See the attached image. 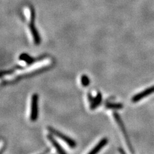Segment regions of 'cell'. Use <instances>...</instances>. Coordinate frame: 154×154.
Here are the masks:
<instances>
[{
	"label": "cell",
	"instance_id": "cell-1",
	"mask_svg": "<svg viewBox=\"0 0 154 154\" xmlns=\"http://www.w3.org/2000/svg\"><path fill=\"white\" fill-rule=\"evenodd\" d=\"M29 11H30V22H29V28L30 30V32H31L33 39H34V41L35 44L38 45L40 44L41 42V38H40L39 33L37 32V30L35 26V11L34 9L33 8V7L31 5H29L28 7Z\"/></svg>",
	"mask_w": 154,
	"mask_h": 154
},
{
	"label": "cell",
	"instance_id": "cell-2",
	"mask_svg": "<svg viewBox=\"0 0 154 154\" xmlns=\"http://www.w3.org/2000/svg\"><path fill=\"white\" fill-rule=\"evenodd\" d=\"M48 130L53 135H56L57 137L60 138V139H62V141H64L65 143H67V145L69 146L71 148H75L77 144H76L75 141L72 139L71 138H70L68 136L64 135V134H62V132H59L57 130H55V128L51 127H48Z\"/></svg>",
	"mask_w": 154,
	"mask_h": 154
},
{
	"label": "cell",
	"instance_id": "cell-3",
	"mask_svg": "<svg viewBox=\"0 0 154 154\" xmlns=\"http://www.w3.org/2000/svg\"><path fill=\"white\" fill-rule=\"evenodd\" d=\"M113 116H114V119L116 120V122H117L118 125H119L120 127L121 128V130H122V132L123 134V135H124V136H125V141H126V142H127V145L128 146V148H129L130 151L132 153H134V151L133 150L132 146V145H131L130 141L129 140V137H128V136L127 134V132H126V130H125L124 124H123V123L122 120V119H121L120 115L118 114L116 112H114L113 113Z\"/></svg>",
	"mask_w": 154,
	"mask_h": 154
},
{
	"label": "cell",
	"instance_id": "cell-4",
	"mask_svg": "<svg viewBox=\"0 0 154 154\" xmlns=\"http://www.w3.org/2000/svg\"><path fill=\"white\" fill-rule=\"evenodd\" d=\"M38 100H39V96L37 94H34L32 95L31 113H30V120L32 122H35L38 118Z\"/></svg>",
	"mask_w": 154,
	"mask_h": 154
},
{
	"label": "cell",
	"instance_id": "cell-5",
	"mask_svg": "<svg viewBox=\"0 0 154 154\" xmlns=\"http://www.w3.org/2000/svg\"><path fill=\"white\" fill-rule=\"evenodd\" d=\"M88 100H89V102L91 103V109L94 110L100 105V103L102 101V95L101 94V93L98 92L96 96L94 97L93 96L91 93H89V94H88Z\"/></svg>",
	"mask_w": 154,
	"mask_h": 154
},
{
	"label": "cell",
	"instance_id": "cell-6",
	"mask_svg": "<svg viewBox=\"0 0 154 154\" xmlns=\"http://www.w3.org/2000/svg\"><path fill=\"white\" fill-rule=\"evenodd\" d=\"M153 93H154V85H153V86H151L150 87H148L145 90L141 91V93H138V94H136L132 98V102L134 103L137 102L143 99L144 98H145L148 95H150Z\"/></svg>",
	"mask_w": 154,
	"mask_h": 154
},
{
	"label": "cell",
	"instance_id": "cell-7",
	"mask_svg": "<svg viewBox=\"0 0 154 154\" xmlns=\"http://www.w3.org/2000/svg\"><path fill=\"white\" fill-rule=\"evenodd\" d=\"M43 57H40L39 58H32L29 55L26 54H22L19 56V60H22V61H24L26 63L27 65H30L34 64V63L36 62L37 61H39V60H41L43 59Z\"/></svg>",
	"mask_w": 154,
	"mask_h": 154
},
{
	"label": "cell",
	"instance_id": "cell-8",
	"mask_svg": "<svg viewBox=\"0 0 154 154\" xmlns=\"http://www.w3.org/2000/svg\"><path fill=\"white\" fill-rule=\"evenodd\" d=\"M47 137H48V139L50 141V143L52 144V145L54 146V148H55V150H57L58 153H65V151L64 150V149L62 148V146L59 145V143H58L57 141L55 139L54 137H53L52 134L48 135Z\"/></svg>",
	"mask_w": 154,
	"mask_h": 154
},
{
	"label": "cell",
	"instance_id": "cell-9",
	"mask_svg": "<svg viewBox=\"0 0 154 154\" xmlns=\"http://www.w3.org/2000/svg\"><path fill=\"white\" fill-rule=\"evenodd\" d=\"M108 143V139L107 138H103L100 141V142L98 143L96 145L94 148H93L91 150L89 153L91 154H95L96 153L101 150V149L104 147V146L107 145Z\"/></svg>",
	"mask_w": 154,
	"mask_h": 154
},
{
	"label": "cell",
	"instance_id": "cell-10",
	"mask_svg": "<svg viewBox=\"0 0 154 154\" xmlns=\"http://www.w3.org/2000/svg\"><path fill=\"white\" fill-rule=\"evenodd\" d=\"M123 105L122 103H107L105 107L108 109H122Z\"/></svg>",
	"mask_w": 154,
	"mask_h": 154
},
{
	"label": "cell",
	"instance_id": "cell-11",
	"mask_svg": "<svg viewBox=\"0 0 154 154\" xmlns=\"http://www.w3.org/2000/svg\"><path fill=\"white\" fill-rule=\"evenodd\" d=\"M80 80H81L82 85L84 87L88 86V85H89L90 84V80L89 79V77H88L87 76L85 75H83L81 76V79H80Z\"/></svg>",
	"mask_w": 154,
	"mask_h": 154
},
{
	"label": "cell",
	"instance_id": "cell-12",
	"mask_svg": "<svg viewBox=\"0 0 154 154\" xmlns=\"http://www.w3.org/2000/svg\"><path fill=\"white\" fill-rule=\"evenodd\" d=\"M119 151H120L121 153H125V151H123V150H122V148H120V149H119Z\"/></svg>",
	"mask_w": 154,
	"mask_h": 154
}]
</instances>
